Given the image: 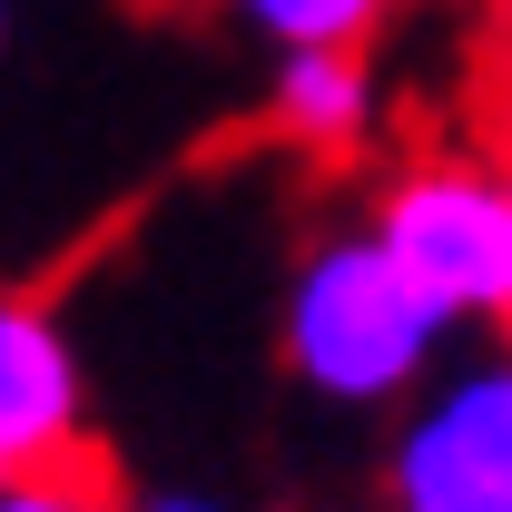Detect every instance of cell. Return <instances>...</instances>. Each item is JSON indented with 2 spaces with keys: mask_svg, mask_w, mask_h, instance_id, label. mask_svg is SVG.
<instances>
[{
  "mask_svg": "<svg viewBox=\"0 0 512 512\" xmlns=\"http://www.w3.org/2000/svg\"><path fill=\"white\" fill-rule=\"evenodd\" d=\"M0 512H128V493H119L109 444H99V434H69L60 453H40V463L0 493Z\"/></svg>",
  "mask_w": 512,
  "mask_h": 512,
  "instance_id": "8992f818",
  "label": "cell"
},
{
  "mask_svg": "<svg viewBox=\"0 0 512 512\" xmlns=\"http://www.w3.org/2000/svg\"><path fill=\"white\" fill-rule=\"evenodd\" d=\"M365 109H375V89H365V60L355 50H286V69H276V128L296 148L365 138Z\"/></svg>",
  "mask_w": 512,
  "mask_h": 512,
  "instance_id": "5b68a950",
  "label": "cell"
},
{
  "mask_svg": "<svg viewBox=\"0 0 512 512\" xmlns=\"http://www.w3.org/2000/svg\"><path fill=\"white\" fill-rule=\"evenodd\" d=\"M158 512H197V503H158Z\"/></svg>",
  "mask_w": 512,
  "mask_h": 512,
  "instance_id": "9c48e42d",
  "label": "cell"
},
{
  "mask_svg": "<svg viewBox=\"0 0 512 512\" xmlns=\"http://www.w3.org/2000/svg\"><path fill=\"white\" fill-rule=\"evenodd\" d=\"M493 168L512 178V99H503V119H493Z\"/></svg>",
  "mask_w": 512,
  "mask_h": 512,
  "instance_id": "ba28073f",
  "label": "cell"
},
{
  "mask_svg": "<svg viewBox=\"0 0 512 512\" xmlns=\"http://www.w3.org/2000/svg\"><path fill=\"white\" fill-rule=\"evenodd\" d=\"M394 503L404 512H512V365L453 384L404 434Z\"/></svg>",
  "mask_w": 512,
  "mask_h": 512,
  "instance_id": "3957f363",
  "label": "cell"
},
{
  "mask_svg": "<svg viewBox=\"0 0 512 512\" xmlns=\"http://www.w3.org/2000/svg\"><path fill=\"white\" fill-rule=\"evenodd\" d=\"M266 40H286V50H365V30H375L394 0H237Z\"/></svg>",
  "mask_w": 512,
  "mask_h": 512,
  "instance_id": "52a82bcc",
  "label": "cell"
},
{
  "mask_svg": "<svg viewBox=\"0 0 512 512\" xmlns=\"http://www.w3.org/2000/svg\"><path fill=\"white\" fill-rule=\"evenodd\" d=\"M434 306L404 286V266L355 237V247H325L296 276V316H286V355L306 365V384L325 394H394V384L424 365L434 345Z\"/></svg>",
  "mask_w": 512,
  "mask_h": 512,
  "instance_id": "7a4b0ae2",
  "label": "cell"
},
{
  "mask_svg": "<svg viewBox=\"0 0 512 512\" xmlns=\"http://www.w3.org/2000/svg\"><path fill=\"white\" fill-rule=\"evenodd\" d=\"M375 247L404 266V286L434 316H503L512 325V178L503 168L434 158V168L394 178Z\"/></svg>",
  "mask_w": 512,
  "mask_h": 512,
  "instance_id": "6da1fadb",
  "label": "cell"
},
{
  "mask_svg": "<svg viewBox=\"0 0 512 512\" xmlns=\"http://www.w3.org/2000/svg\"><path fill=\"white\" fill-rule=\"evenodd\" d=\"M79 434V375L40 306H0V493Z\"/></svg>",
  "mask_w": 512,
  "mask_h": 512,
  "instance_id": "277c9868",
  "label": "cell"
}]
</instances>
